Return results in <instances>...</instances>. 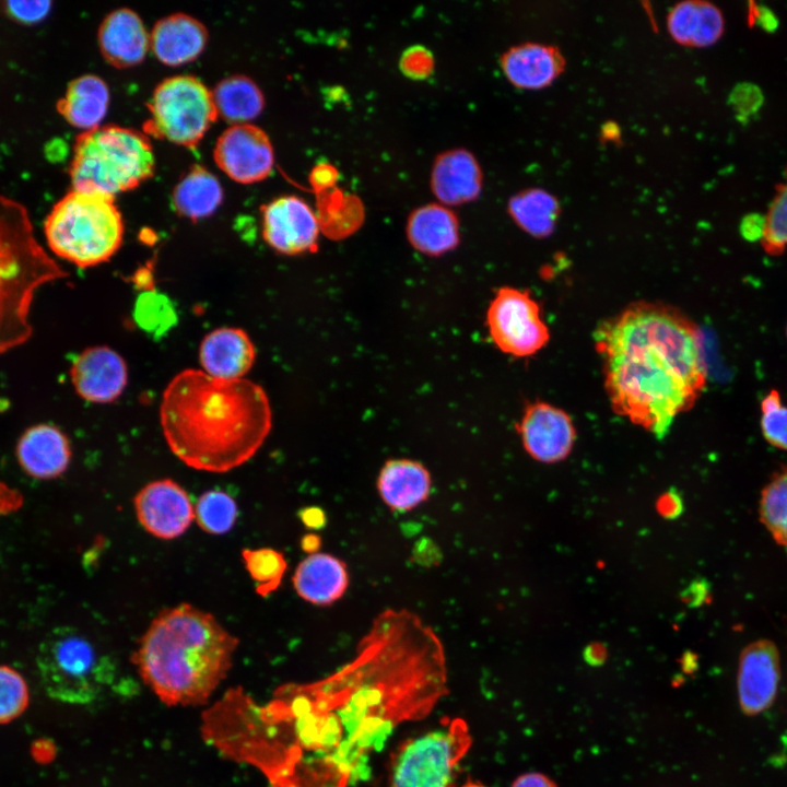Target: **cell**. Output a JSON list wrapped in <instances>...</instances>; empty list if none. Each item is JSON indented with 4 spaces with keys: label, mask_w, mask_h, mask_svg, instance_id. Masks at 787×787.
Segmentation results:
<instances>
[{
    "label": "cell",
    "mask_w": 787,
    "mask_h": 787,
    "mask_svg": "<svg viewBox=\"0 0 787 787\" xmlns=\"http://www.w3.org/2000/svg\"><path fill=\"white\" fill-rule=\"evenodd\" d=\"M486 326L495 345L518 357L536 354L550 339L538 303L527 291L515 287L497 290L488 308Z\"/></svg>",
    "instance_id": "obj_11"
},
{
    "label": "cell",
    "mask_w": 787,
    "mask_h": 787,
    "mask_svg": "<svg viewBox=\"0 0 787 787\" xmlns=\"http://www.w3.org/2000/svg\"><path fill=\"white\" fill-rule=\"evenodd\" d=\"M760 242L770 256L787 249V167L761 224Z\"/></svg>",
    "instance_id": "obj_36"
},
{
    "label": "cell",
    "mask_w": 787,
    "mask_h": 787,
    "mask_svg": "<svg viewBox=\"0 0 787 787\" xmlns=\"http://www.w3.org/2000/svg\"><path fill=\"white\" fill-rule=\"evenodd\" d=\"M261 214L262 237L275 251L294 256L317 249V214L302 198L279 197L263 205Z\"/></svg>",
    "instance_id": "obj_13"
},
{
    "label": "cell",
    "mask_w": 787,
    "mask_h": 787,
    "mask_svg": "<svg viewBox=\"0 0 787 787\" xmlns=\"http://www.w3.org/2000/svg\"><path fill=\"white\" fill-rule=\"evenodd\" d=\"M338 178L339 173L336 167L327 163L316 165L309 174V181L316 192H326L331 189Z\"/></svg>",
    "instance_id": "obj_42"
},
{
    "label": "cell",
    "mask_w": 787,
    "mask_h": 787,
    "mask_svg": "<svg viewBox=\"0 0 787 787\" xmlns=\"http://www.w3.org/2000/svg\"><path fill=\"white\" fill-rule=\"evenodd\" d=\"M613 411L662 437L704 390L702 333L680 310L639 302L596 331Z\"/></svg>",
    "instance_id": "obj_2"
},
{
    "label": "cell",
    "mask_w": 787,
    "mask_h": 787,
    "mask_svg": "<svg viewBox=\"0 0 787 787\" xmlns=\"http://www.w3.org/2000/svg\"><path fill=\"white\" fill-rule=\"evenodd\" d=\"M22 469L33 478L49 480L61 475L71 459L67 435L57 426L40 423L26 428L16 445Z\"/></svg>",
    "instance_id": "obj_19"
},
{
    "label": "cell",
    "mask_w": 787,
    "mask_h": 787,
    "mask_svg": "<svg viewBox=\"0 0 787 787\" xmlns=\"http://www.w3.org/2000/svg\"><path fill=\"white\" fill-rule=\"evenodd\" d=\"M518 430L526 451L542 462L564 459L576 436L571 416L545 402L527 406Z\"/></svg>",
    "instance_id": "obj_17"
},
{
    "label": "cell",
    "mask_w": 787,
    "mask_h": 787,
    "mask_svg": "<svg viewBox=\"0 0 787 787\" xmlns=\"http://www.w3.org/2000/svg\"><path fill=\"white\" fill-rule=\"evenodd\" d=\"M108 103L105 81L95 74H83L69 83L57 109L71 126L87 131L99 126Z\"/></svg>",
    "instance_id": "obj_27"
},
{
    "label": "cell",
    "mask_w": 787,
    "mask_h": 787,
    "mask_svg": "<svg viewBox=\"0 0 787 787\" xmlns=\"http://www.w3.org/2000/svg\"><path fill=\"white\" fill-rule=\"evenodd\" d=\"M207 42L205 26L181 12L160 19L150 33V48L161 62L168 66L192 61L203 51Z\"/></svg>",
    "instance_id": "obj_22"
},
{
    "label": "cell",
    "mask_w": 787,
    "mask_h": 787,
    "mask_svg": "<svg viewBox=\"0 0 787 787\" xmlns=\"http://www.w3.org/2000/svg\"><path fill=\"white\" fill-rule=\"evenodd\" d=\"M237 643L211 613L181 603L153 619L133 660L162 698L196 703L225 677Z\"/></svg>",
    "instance_id": "obj_4"
},
{
    "label": "cell",
    "mask_w": 787,
    "mask_h": 787,
    "mask_svg": "<svg viewBox=\"0 0 787 787\" xmlns=\"http://www.w3.org/2000/svg\"><path fill=\"white\" fill-rule=\"evenodd\" d=\"M296 689L333 735L337 787H353L400 724L424 718L446 695L444 646L416 613L386 609L349 662Z\"/></svg>",
    "instance_id": "obj_1"
},
{
    "label": "cell",
    "mask_w": 787,
    "mask_h": 787,
    "mask_svg": "<svg viewBox=\"0 0 787 787\" xmlns=\"http://www.w3.org/2000/svg\"><path fill=\"white\" fill-rule=\"evenodd\" d=\"M559 209L553 196L538 189L522 191L514 196L508 203V212L516 224L537 237L552 233Z\"/></svg>",
    "instance_id": "obj_31"
},
{
    "label": "cell",
    "mask_w": 787,
    "mask_h": 787,
    "mask_svg": "<svg viewBox=\"0 0 787 787\" xmlns=\"http://www.w3.org/2000/svg\"><path fill=\"white\" fill-rule=\"evenodd\" d=\"M124 220L115 197L71 189L45 219L48 248L80 268L108 261L124 239Z\"/></svg>",
    "instance_id": "obj_7"
},
{
    "label": "cell",
    "mask_w": 787,
    "mask_h": 787,
    "mask_svg": "<svg viewBox=\"0 0 787 787\" xmlns=\"http://www.w3.org/2000/svg\"><path fill=\"white\" fill-rule=\"evenodd\" d=\"M27 704L28 688L24 678L13 668L0 666V724L19 717Z\"/></svg>",
    "instance_id": "obj_38"
},
{
    "label": "cell",
    "mask_w": 787,
    "mask_h": 787,
    "mask_svg": "<svg viewBox=\"0 0 787 787\" xmlns=\"http://www.w3.org/2000/svg\"><path fill=\"white\" fill-rule=\"evenodd\" d=\"M301 545L308 554L317 553L321 545V539L315 533H308L302 538Z\"/></svg>",
    "instance_id": "obj_47"
},
{
    "label": "cell",
    "mask_w": 787,
    "mask_h": 787,
    "mask_svg": "<svg viewBox=\"0 0 787 787\" xmlns=\"http://www.w3.org/2000/svg\"><path fill=\"white\" fill-rule=\"evenodd\" d=\"M780 678L779 653L770 639L747 645L739 658V704L748 716L766 710L775 701Z\"/></svg>",
    "instance_id": "obj_15"
},
{
    "label": "cell",
    "mask_w": 787,
    "mask_h": 787,
    "mask_svg": "<svg viewBox=\"0 0 787 787\" xmlns=\"http://www.w3.org/2000/svg\"><path fill=\"white\" fill-rule=\"evenodd\" d=\"M406 233L411 246L427 256L444 255L460 242L456 213L441 203L414 209L407 220Z\"/></svg>",
    "instance_id": "obj_26"
},
{
    "label": "cell",
    "mask_w": 787,
    "mask_h": 787,
    "mask_svg": "<svg viewBox=\"0 0 787 787\" xmlns=\"http://www.w3.org/2000/svg\"><path fill=\"white\" fill-rule=\"evenodd\" d=\"M154 167L153 148L144 133L98 126L77 137L69 175L74 190L115 197L146 180Z\"/></svg>",
    "instance_id": "obj_6"
},
{
    "label": "cell",
    "mask_w": 787,
    "mask_h": 787,
    "mask_svg": "<svg viewBox=\"0 0 787 787\" xmlns=\"http://www.w3.org/2000/svg\"><path fill=\"white\" fill-rule=\"evenodd\" d=\"M585 656L587 661L591 663H597L603 660L604 653L601 646L594 645L587 647Z\"/></svg>",
    "instance_id": "obj_48"
},
{
    "label": "cell",
    "mask_w": 787,
    "mask_h": 787,
    "mask_svg": "<svg viewBox=\"0 0 787 787\" xmlns=\"http://www.w3.org/2000/svg\"><path fill=\"white\" fill-rule=\"evenodd\" d=\"M36 665L42 685L52 700L85 705L114 686L117 666L79 630L61 626L40 643Z\"/></svg>",
    "instance_id": "obj_8"
},
{
    "label": "cell",
    "mask_w": 787,
    "mask_h": 787,
    "mask_svg": "<svg viewBox=\"0 0 787 787\" xmlns=\"http://www.w3.org/2000/svg\"><path fill=\"white\" fill-rule=\"evenodd\" d=\"M237 505L234 498L221 490L204 492L195 506V519L207 533L228 532L237 519Z\"/></svg>",
    "instance_id": "obj_35"
},
{
    "label": "cell",
    "mask_w": 787,
    "mask_h": 787,
    "mask_svg": "<svg viewBox=\"0 0 787 787\" xmlns=\"http://www.w3.org/2000/svg\"><path fill=\"white\" fill-rule=\"evenodd\" d=\"M470 745L468 727L460 718L410 739L392 760L391 787H455Z\"/></svg>",
    "instance_id": "obj_9"
},
{
    "label": "cell",
    "mask_w": 787,
    "mask_h": 787,
    "mask_svg": "<svg viewBox=\"0 0 787 787\" xmlns=\"http://www.w3.org/2000/svg\"><path fill=\"white\" fill-rule=\"evenodd\" d=\"M508 81L520 89H541L556 79L564 68L557 48L527 43L509 48L500 59Z\"/></svg>",
    "instance_id": "obj_25"
},
{
    "label": "cell",
    "mask_w": 787,
    "mask_h": 787,
    "mask_svg": "<svg viewBox=\"0 0 787 787\" xmlns=\"http://www.w3.org/2000/svg\"><path fill=\"white\" fill-rule=\"evenodd\" d=\"M761 431L772 446L787 450V406L779 391L772 389L761 401Z\"/></svg>",
    "instance_id": "obj_39"
},
{
    "label": "cell",
    "mask_w": 787,
    "mask_h": 787,
    "mask_svg": "<svg viewBox=\"0 0 787 787\" xmlns=\"http://www.w3.org/2000/svg\"><path fill=\"white\" fill-rule=\"evenodd\" d=\"M512 787H555L545 776L537 773H529L515 780Z\"/></svg>",
    "instance_id": "obj_46"
},
{
    "label": "cell",
    "mask_w": 787,
    "mask_h": 787,
    "mask_svg": "<svg viewBox=\"0 0 787 787\" xmlns=\"http://www.w3.org/2000/svg\"><path fill=\"white\" fill-rule=\"evenodd\" d=\"M213 156L216 165L240 184L267 178L274 165V151L268 134L249 122L225 129L216 140Z\"/></svg>",
    "instance_id": "obj_12"
},
{
    "label": "cell",
    "mask_w": 787,
    "mask_h": 787,
    "mask_svg": "<svg viewBox=\"0 0 787 787\" xmlns=\"http://www.w3.org/2000/svg\"><path fill=\"white\" fill-rule=\"evenodd\" d=\"M292 582L296 594L306 602L329 606L345 594L350 576L342 560L329 553L317 552L308 554L299 562Z\"/></svg>",
    "instance_id": "obj_23"
},
{
    "label": "cell",
    "mask_w": 787,
    "mask_h": 787,
    "mask_svg": "<svg viewBox=\"0 0 787 787\" xmlns=\"http://www.w3.org/2000/svg\"><path fill=\"white\" fill-rule=\"evenodd\" d=\"M298 516L302 522L309 529L317 530L326 524L325 512L319 507H305L298 513Z\"/></svg>",
    "instance_id": "obj_44"
},
{
    "label": "cell",
    "mask_w": 787,
    "mask_h": 787,
    "mask_svg": "<svg viewBox=\"0 0 787 787\" xmlns=\"http://www.w3.org/2000/svg\"><path fill=\"white\" fill-rule=\"evenodd\" d=\"M68 275L38 243L27 209L0 195V355L31 338L35 291Z\"/></svg>",
    "instance_id": "obj_5"
},
{
    "label": "cell",
    "mask_w": 787,
    "mask_h": 787,
    "mask_svg": "<svg viewBox=\"0 0 787 787\" xmlns=\"http://www.w3.org/2000/svg\"><path fill=\"white\" fill-rule=\"evenodd\" d=\"M222 199L223 189L219 179L199 165L181 177L172 196L176 212L190 220L209 216L218 209Z\"/></svg>",
    "instance_id": "obj_29"
},
{
    "label": "cell",
    "mask_w": 787,
    "mask_h": 787,
    "mask_svg": "<svg viewBox=\"0 0 787 787\" xmlns=\"http://www.w3.org/2000/svg\"><path fill=\"white\" fill-rule=\"evenodd\" d=\"M133 314L138 326L154 336L166 332L177 320L176 309L169 298L155 291L139 295Z\"/></svg>",
    "instance_id": "obj_37"
},
{
    "label": "cell",
    "mask_w": 787,
    "mask_h": 787,
    "mask_svg": "<svg viewBox=\"0 0 787 787\" xmlns=\"http://www.w3.org/2000/svg\"><path fill=\"white\" fill-rule=\"evenodd\" d=\"M149 110L148 132L184 146L196 145L218 117L212 91L188 74L160 82Z\"/></svg>",
    "instance_id": "obj_10"
},
{
    "label": "cell",
    "mask_w": 787,
    "mask_h": 787,
    "mask_svg": "<svg viewBox=\"0 0 787 787\" xmlns=\"http://www.w3.org/2000/svg\"><path fill=\"white\" fill-rule=\"evenodd\" d=\"M399 69L411 80H425L435 69L432 51L423 45H412L404 49L399 59Z\"/></svg>",
    "instance_id": "obj_40"
},
{
    "label": "cell",
    "mask_w": 787,
    "mask_h": 787,
    "mask_svg": "<svg viewBox=\"0 0 787 787\" xmlns=\"http://www.w3.org/2000/svg\"><path fill=\"white\" fill-rule=\"evenodd\" d=\"M256 348L246 331L222 327L209 332L201 341L199 361L202 371L222 379H240L250 371Z\"/></svg>",
    "instance_id": "obj_21"
},
{
    "label": "cell",
    "mask_w": 787,
    "mask_h": 787,
    "mask_svg": "<svg viewBox=\"0 0 787 787\" xmlns=\"http://www.w3.org/2000/svg\"><path fill=\"white\" fill-rule=\"evenodd\" d=\"M659 512L666 517H676L682 510V502L676 492L666 493L658 502Z\"/></svg>",
    "instance_id": "obj_45"
},
{
    "label": "cell",
    "mask_w": 787,
    "mask_h": 787,
    "mask_svg": "<svg viewBox=\"0 0 787 787\" xmlns=\"http://www.w3.org/2000/svg\"><path fill=\"white\" fill-rule=\"evenodd\" d=\"M242 557L258 595L266 597L279 588L287 569L282 552L272 548L244 549Z\"/></svg>",
    "instance_id": "obj_34"
},
{
    "label": "cell",
    "mask_w": 787,
    "mask_h": 787,
    "mask_svg": "<svg viewBox=\"0 0 787 787\" xmlns=\"http://www.w3.org/2000/svg\"><path fill=\"white\" fill-rule=\"evenodd\" d=\"M218 116L236 124H246L263 109L265 96L250 78L242 74L221 80L212 91Z\"/></svg>",
    "instance_id": "obj_30"
},
{
    "label": "cell",
    "mask_w": 787,
    "mask_h": 787,
    "mask_svg": "<svg viewBox=\"0 0 787 787\" xmlns=\"http://www.w3.org/2000/svg\"><path fill=\"white\" fill-rule=\"evenodd\" d=\"M70 378L77 393L93 403L115 401L125 390L128 369L125 360L106 345L83 350L70 366Z\"/></svg>",
    "instance_id": "obj_16"
},
{
    "label": "cell",
    "mask_w": 787,
    "mask_h": 787,
    "mask_svg": "<svg viewBox=\"0 0 787 787\" xmlns=\"http://www.w3.org/2000/svg\"><path fill=\"white\" fill-rule=\"evenodd\" d=\"M430 186L443 205L474 201L482 190V172L475 156L462 148L439 153L432 165Z\"/></svg>",
    "instance_id": "obj_18"
},
{
    "label": "cell",
    "mask_w": 787,
    "mask_h": 787,
    "mask_svg": "<svg viewBox=\"0 0 787 787\" xmlns=\"http://www.w3.org/2000/svg\"><path fill=\"white\" fill-rule=\"evenodd\" d=\"M97 40L105 60L116 68L140 63L150 48V34L142 19L128 8L113 10L104 17Z\"/></svg>",
    "instance_id": "obj_20"
},
{
    "label": "cell",
    "mask_w": 787,
    "mask_h": 787,
    "mask_svg": "<svg viewBox=\"0 0 787 787\" xmlns=\"http://www.w3.org/2000/svg\"><path fill=\"white\" fill-rule=\"evenodd\" d=\"M23 504L21 493L0 481V516L17 510Z\"/></svg>",
    "instance_id": "obj_43"
},
{
    "label": "cell",
    "mask_w": 787,
    "mask_h": 787,
    "mask_svg": "<svg viewBox=\"0 0 787 787\" xmlns=\"http://www.w3.org/2000/svg\"><path fill=\"white\" fill-rule=\"evenodd\" d=\"M160 422L179 460L196 470L222 473L259 450L271 431L272 411L258 384L187 368L166 386Z\"/></svg>",
    "instance_id": "obj_3"
},
{
    "label": "cell",
    "mask_w": 787,
    "mask_h": 787,
    "mask_svg": "<svg viewBox=\"0 0 787 787\" xmlns=\"http://www.w3.org/2000/svg\"><path fill=\"white\" fill-rule=\"evenodd\" d=\"M376 488L388 508L393 512H408L428 498L432 478L419 461L390 459L379 470Z\"/></svg>",
    "instance_id": "obj_24"
},
{
    "label": "cell",
    "mask_w": 787,
    "mask_h": 787,
    "mask_svg": "<svg viewBox=\"0 0 787 787\" xmlns=\"http://www.w3.org/2000/svg\"><path fill=\"white\" fill-rule=\"evenodd\" d=\"M786 333H787V330H786Z\"/></svg>",
    "instance_id": "obj_49"
},
{
    "label": "cell",
    "mask_w": 787,
    "mask_h": 787,
    "mask_svg": "<svg viewBox=\"0 0 787 787\" xmlns=\"http://www.w3.org/2000/svg\"><path fill=\"white\" fill-rule=\"evenodd\" d=\"M50 7V1H5L2 11L19 23L35 24L47 16Z\"/></svg>",
    "instance_id": "obj_41"
},
{
    "label": "cell",
    "mask_w": 787,
    "mask_h": 787,
    "mask_svg": "<svg viewBox=\"0 0 787 787\" xmlns=\"http://www.w3.org/2000/svg\"><path fill=\"white\" fill-rule=\"evenodd\" d=\"M317 219L320 232L328 238L342 239L356 232L364 220V209L360 200L352 196L333 195L329 200L319 201Z\"/></svg>",
    "instance_id": "obj_32"
},
{
    "label": "cell",
    "mask_w": 787,
    "mask_h": 787,
    "mask_svg": "<svg viewBox=\"0 0 787 787\" xmlns=\"http://www.w3.org/2000/svg\"><path fill=\"white\" fill-rule=\"evenodd\" d=\"M668 28L680 44L705 47L723 35L725 21L721 11L706 1H684L669 13Z\"/></svg>",
    "instance_id": "obj_28"
},
{
    "label": "cell",
    "mask_w": 787,
    "mask_h": 787,
    "mask_svg": "<svg viewBox=\"0 0 787 787\" xmlns=\"http://www.w3.org/2000/svg\"><path fill=\"white\" fill-rule=\"evenodd\" d=\"M759 512L773 539L787 548V466L775 472L763 488Z\"/></svg>",
    "instance_id": "obj_33"
},
{
    "label": "cell",
    "mask_w": 787,
    "mask_h": 787,
    "mask_svg": "<svg viewBox=\"0 0 787 787\" xmlns=\"http://www.w3.org/2000/svg\"><path fill=\"white\" fill-rule=\"evenodd\" d=\"M141 526L156 538L171 540L181 536L195 518L187 492L171 479L144 485L133 498Z\"/></svg>",
    "instance_id": "obj_14"
}]
</instances>
